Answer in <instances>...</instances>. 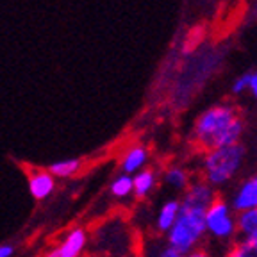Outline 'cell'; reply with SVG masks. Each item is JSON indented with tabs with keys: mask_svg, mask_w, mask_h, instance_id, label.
Wrapping results in <instances>:
<instances>
[{
	"mask_svg": "<svg viewBox=\"0 0 257 257\" xmlns=\"http://www.w3.org/2000/svg\"><path fill=\"white\" fill-rule=\"evenodd\" d=\"M48 172L56 179H72L82 172V161L80 159H61L48 166Z\"/></svg>",
	"mask_w": 257,
	"mask_h": 257,
	"instance_id": "16",
	"label": "cell"
},
{
	"mask_svg": "<svg viewBox=\"0 0 257 257\" xmlns=\"http://www.w3.org/2000/svg\"><path fill=\"white\" fill-rule=\"evenodd\" d=\"M138 236L125 214H112L89 230V248L98 257H121L138 253Z\"/></svg>",
	"mask_w": 257,
	"mask_h": 257,
	"instance_id": "2",
	"label": "cell"
},
{
	"mask_svg": "<svg viewBox=\"0 0 257 257\" xmlns=\"http://www.w3.org/2000/svg\"><path fill=\"white\" fill-rule=\"evenodd\" d=\"M225 257H257V241L239 239L237 237L232 245L227 248Z\"/></svg>",
	"mask_w": 257,
	"mask_h": 257,
	"instance_id": "18",
	"label": "cell"
},
{
	"mask_svg": "<svg viewBox=\"0 0 257 257\" xmlns=\"http://www.w3.org/2000/svg\"><path fill=\"white\" fill-rule=\"evenodd\" d=\"M150 154L143 145H133L123 152L120 159V172L127 175H136L141 170L149 168Z\"/></svg>",
	"mask_w": 257,
	"mask_h": 257,
	"instance_id": "11",
	"label": "cell"
},
{
	"mask_svg": "<svg viewBox=\"0 0 257 257\" xmlns=\"http://www.w3.org/2000/svg\"><path fill=\"white\" fill-rule=\"evenodd\" d=\"M227 202L236 214L248 211V209H257V172L237 182L230 191Z\"/></svg>",
	"mask_w": 257,
	"mask_h": 257,
	"instance_id": "8",
	"label": "cell"
},
{
	"mask_svg": "<svg viewBox=\"0 0 257 257\" xmlns=\"http://www.w3.org/2000/svg\"><path fill=\"white\" fill-rule=\"evenodd\" d=\"M181 211H182V205L179 198H168V200H165L159 205L156 214H154V221H152L154 230L157 234H161V236H166L168 230L175 225Z\"/></svg>",
	"mask_w": 257,
	"mask_h": 257,
	"instance_id": "10",
	"label": "cell"
},
{
	"mask_svg": "<svg viewBox=\"0 0 257 257\" xmlns=\"http://www.w3.org/2000/svg\"><path fill=\"white\" fill-rule=\"evenodd\" d=\"M245 123L232 105L220 104L200 112L193 125V141L204 150L236 145L243 138Z\"/></svg>",
	"mask_w": 257,
	"mask_h": 257,
	"instance_id": "1",
	"label": "cell"
},
{
	"mask_svg": "<svg viewBox=\"0 0 257 257\" xmlns=\"http://www.w3.org/2000/svg\"><path fill=\"white\" fill-rule=\"evenodd\" d=\"M218 198V191L204 179H193L191 184L186 188L179 200H181L182 209L197 211V213H205L207 207Z\"/></svg>",
	"mask_w": 257,
	"mask_h": 257,
	"instance_id": "7",
	"label": "cell"
},
{
	"mask_svg": "<svg viewBox=\"0 0 257 257\" xmlns=\"http://www.w3.org/2000/svg\"><path fill=\"white\" fill-rule=\"evenodd\" d=\"M56 177L47 168H31L27 172V186L29 193L34 200H45L56 191Z\"/></svg>",
	"mask_w": 257,
	"mask_h": 257,
	"instance_id": "9",
	"label": "cell"
},
{
	"mask_svg": "<svg viewBox=\"0 0 257 257\" xmlns=\"http://www.w3.org/2000/svg\"><path fill=\"white\" fill-rule=\"evenodd\" d=\"M161 182V173L156 168H145L133 175V184H134V198L136 200H147L157 189Z\"/></svg>",
	"mask_w": 257,
	"mask_h": 257,
	"instance_id": "13",
	"label": "cell"
},
{
	"mask_svg": "<svg viewBox=\"0 0 257 257\" xmlns=\"http://www.w3.org/2000/svg\"><path fill=\"white\" fill-rule=\"evenodd\" d=\"M140 257H182L179 252L170 248L166 241L163 239H149L147 243H141V250L138 252Z\"/></svg>",
	"mask_w": 257,
	"mask_h": 257,
	"instance_id": "17",
	"label": "cell"
},
{
	"mask_svg": "<svg viewBox=\"0 0 257 257\" xmlns=\"http://www.w3.org/2000/svg\"><path fill=\"white\" fill-rule=\"evenodd\" d=\"M245 157L246 149L241 143L205 150L200 165V179H204L214 189L225 188L239 175Z\"/></svg>",
	"mask_w": 257,
	"mask_h": 257,
	"instance_id": "3",
	"label": "cell"
},
{
	"mask_svg": "<svg viewBox=\"0 0 257 257\" xmlns=\"http://www.w3.org/2000/svg\"><path fill=\"white\" fill-rule=\"evenodd\" d=\"M205 225H204V213L182 209L175 225L168 230L165 236L166 245L179 252L182 257L195 250L202 248L205 239Z\"/></svg>",
	"mask_w": 257,
	"mask_h": 257,
	"instance_id": "4",
	"label": "cell"
},
{
	"mask_svg": "<svg viewBox=\"0 0 257 257\" xmlns=\"http://www.w3.org/2000/svg\"><path fill=\"white\" fill-rule=\"evenodd\" d=\"M250 86V73H243L239 75L232 84V93L234 95H241L243 91H246Z\"/></svg>",
	"mask_w": 257,
	"mask_h": 257,
	"instance_id": "19",
	"label": "cell"
},
{
	"mask_svg": "<svg viewBox=\"0 0 257 257\" xmlns=\"http://www.w3.org/2000/svg\"><path fill=\"white\" fill-rule=\"evenodd\" d=\"M204 225L205 234L218 243H225L230 246L237 239L236 213L227 202V198L218 197L209 205L204 213Z\"/></svg>",
	"mask_w": 257,
	"mask_h": 257,
	"instance_id": "5",
	"label": "cell"
},
{
	"mask_svg": "<svg viewBox=\"0 0 257 257\" xmlns=\"http://www.w3.org/2000/svg\"><path fill=\"white\" fill-rule=\"evenodd\" d=\"M121 257H140L138 253H131V255H121Z\"/></svg>",
	"mask_w": 257,
	"mask_h": 257,
	"instance_id": "23",
	"label": "cell"
},
{
	"mask_svg": "<svg viewBox=\"0 0 257 257\" xmlns=\"http://www.w3.org/2000/svg\"><path fill=\"white\" fill-rule=\"evenodd\" d=\"M191 181H193L191 172H189L184 165L172 163V165H168L163 172H161V182H163L168 189L181 193V195L186 191V188L191 184Z\"/></svg>",
	"mask_w": 257,
	"mask_h": 257,
	"instance_id": "12",
	"label": "cell"
},
{
	"mask_svg": "<svg viewBox=\"0 0 257 257\" xmlns=\"http://www.w3.org/2000/svg\"><path fill=\"white\" fill-rule=\"evenodd\" d=\"M0 257H15V246L9 243H2L0 245Z\"/></svg>",
	"mask_w": 257,
	"mask_h": 257,
	"instance_id": "20",
	"label": "cell"
},
{
	"mask_svg": "<svg viewBox=\"0 0 257 257\" xmlns=\"http://www.w3.org/2000/svg\"><path fill=\"white\" fill-rule=\"evenodd\" d=\"M248 91L253 95V98H257V72H255V73H250V86H248Z\"/></svg>",
	"mask_w": 257,
	"mask_h": 257,
	"instance_id": "21",
	"label": "cell"
},
{
	"mask_svg": "<svg viewBox=\"0 0 257 257\" xmlns=\"http://www.w3.org/2000/svg\"><path fill=\"white\" fill-rule=\"evenodd\" d=\"M184 257H213V253H211L209 250H205L204 246H202V248L195 250V252L188 253V255H184Z\"/></svg>",
	"mask_w": 257,
	"mask_h": 257,
	"instance_id": "22",
	"label": "cell"
},
{
	"mask_svg": "<svg viewBox=\"0 0 257 257\" xmlns=\"http://www.w3.org/2000/svg\"><path fill=\"white\" fill-rule=\"evenodd\" d=\"M237 237L239 239H252L257 236V209H248L236 214Z\"/></svg>",
	"mask_w": 257,
	"mask_h": 257,
	"instance_id": "14",
	"label": "cell"
},
{
	"mask_svg": "<svg viewBox=\"0 0 257 257\" xmlns=\"http://www.w3.org/2000/svg\"><path fill=\"white\" fill-rule=\"evenodd\" d=\"M109 193L114 200H127V198L134 197V184H133V175L127 173H118L109 184Z\"/></svg>",
	"mask_w": 257,
	"mask_h": 257,
	"instance_id": "15",
	"label": "cell"
},
{
	"mask_svg": "<svg viewBox=\"0 0 257 257\" xmlns=\"http://www.w3.org/2000/svg\"><path fill=\"white\" fill-rule=\"evenodd\" d=\"M89 248V230L84 227H73L64 234L63 239L48 248L43 257H82Z\"/></svg>",
	"mask_w": 257,
	"mask_h": 257,
	"instance_id": "6",
	"label": "cell"
}]
</instances>
